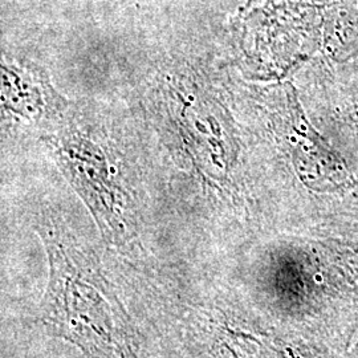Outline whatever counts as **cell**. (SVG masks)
<instances>
[{
  "mask_svg": "<svg viewBox=\"0 0 358 358\" xmlns=\"http://www.w3.org/2000/svg\"><path fill=\"white\" fill-rule=\"evenodd\" d=\"M51 279L45 321L90 353L110 357L121 350L110 307L100 289L77 267L64 248L51 244Z\"/></svg>",
  "mask_w": 358,
  "mask_h": 358,
  "instance_id": "cell-1",
  "label": "cell"
}]
</instances>
